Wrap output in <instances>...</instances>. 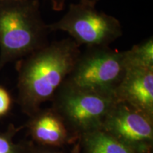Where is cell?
<instances>
[{"label":"cell","mask_w":153,"mask_h":153,"mask_svg":"<svg viewBox=\"0 0 153 153\" xmlns=\"http://www.w3.org/2000/svg\"><path fill=\"white\" fill-rule=\"evenodd\" d=\"M38 0H0V68L48 43Z\"/></svg>","instance_id":"cell-2"},{"label":"cell","mask_w":153,"mask_h":153,"mask_svg":"<svg viewBox=\"0 0 153 153\" xmlns=\"http://www.w3.org/2000/svg\"><path fill=\"white\" fill-rule=\"evenodd\" d=\"M65 1L66 0H51V4H52V7H53V10H55V11L62 10ZM99 0H80V1L90 2V3L95 4Z\"/></svg>","instance_id":"cell-13"},{"label":"cell","mask_w":153,"mask_h":153,"mask_svg":"<svg viewBox=\"0 0 153 153\" xmlns=\"http://www.w3.org/2000/svg\"><path fill=\"white\" fill-rule=\"evenodd\" d=\"M39 153H58V152H54V151H49V150H47V151H43V152H40Z\"/></svg>","instance_id":"cell-15"},{"label":"cell","mask_w":153,"mask_h":153,"mask_svg":"<svg viewBox=\"0 0 153 153\" xmlns=\"http://www.w3.org/2000/svg\"><path fill=\"white\" fill-rule=\"evenodd\" d=\"M71 153H81V149H80L79 143H77V144L74 145Z\"/></svg>","instance_id":"cell-14"},{"label":"cell","mask_w":153,"mask_h":153,"mask_svg":"<svg viewBox=\"0 0 153 153\" xmlns=\"http://www.w3.org/2000/svg\"><path fill=\"white\" fill-rule=\"evenodd\" d=\"M11 105L9 93L4 88L0 87V116L7 114Z\"/></svg>","instance_id":"cell-12"},{"label":"cell","mask_w":153,"mask_h":153,"mask_svg":"<svg viewBox=\"0 0 153 153\" xmlns=\"http://www.w3.org/2000/svg\"><path fill=\"white\" fill-rule=\"evenodd\" d=\"M48 26L50 31L66 32L77 45L87 48L109 46L123 35L117 19L97 10L95 4L85 1L70 4L60 20Z\"/></svg>","instance_id":"cell-5"},{"label":"cell","mask_w":153,"mask_h":153,"mask_svg":"<svg viewBox=\"0 0 153 153\" xmlns=\"http://www.w3.org/2000/svg\"><path fill=\"white\" fill-rule=\"evenodd\" d=\"M81 136L85 153H137L102 129Z\"/></svg>","instance_id":"cell-9"},{"label":"cell","mask_w":153,"mask_h":153,"mask_svg":"<svg viewBox=\"0 0 153 153\" xmlns=\"http://www.w3.org/2000/svg\"><path fill=\"white\" fill-rule=\"evenodd\" d=\"M28 123L30 134L41 144L59 146L69 137V131L61 117L53 109L38 111Z\"/></svg>","instance_id":"cell-8"},{"label":"cell","mask_w":153,"mask_h":153,"mask_svg":"<svg viewBox=\"0 0 153 153\" xmlns=\"http://www.w3.org/2000/svg\"><path fill=\"white\" fill-rule=\"evenodd\" d=\"M52 108L68 131L82 135L101 129L116 104L114 96L80 89L65 81L52 99Z\"/></svg>","instance_id":"cell-3"},{"label":"cell","mask_w":153,"mask_h":153,"mask_svg":"<svg viewBox=\"0 0 153 153\" xmlns=\"http://www.w3.org/2000/svg\"><path fill=\"white\" fill-rule=\"evenodd\" d=\"M126 55L127 68H153L152 38L126 51Z\"/></svg>","instance_id":"cell-10"},{"label":"cell","mask_w":153,"mask_h":153,"mask_svg":"<svg viewBox=\"0 0 153 153\" xmlns=\"http://www.w3.org/2000/svg\"><path fill=\"white\" fill-rule=\"evenodd\" d=\"M117 101L153 118V68H128L115 91Z\"/></svg>","instance_id":"cell-7"},{"label":"cell","mask_w":153,"mask_h":153,"mask_svg":"<svg viewBox=\"0 0 153 153\" xmlns=\"http://www.w3.org/2000/svg\"><path fill=\"white\" fill-rule=\"evenodd\" d=\"M137 153H150L153 143V118L116 101L101 128Z\"/></svg>","instance_id":"cell-6"},{"label":"cell","mask_w":153,"mask_h":153,"mask_svg":"<svg viewBox=\"0 0 153 153\" xmlns=\"http://www.w3.org/2000/svg\"><path fill=\"white\" fill-rule=\"evenodd\" d=\"M14 132H0V153H24L23 149L13 141Z\"/></svg>","instance_id":"cell-11"},{"label":"cell","mask_w":153,"mask_h":153,"mask_svg":"<svg viewBox=\"0 0 153 153\" xmlns=\"http://www.w3.org/2000/svg\"><path fill=\"white\" fill-rule=\"evenodd\" d=\"M71 38L52 42L28 55L19 65V101L33 115L40 106L52 100L65 81L81 53Z\"/></svg>","instance_id":"cell-1"},{"label":"cell","mask_w":153,"mask_h":153,"mask_svg":"<svg viewBox=\"0 0 153 153\" xmlns=\"http://www.w3.org/2000/svg\"><path fill=\"white\" fill-rule=\"evenodd\" d=\"M126 71V51L109 46L87 48L80 53L65 80L80 89L114 96Z\"/></svg>","instance_id":"cell-4"}]
</instances>
